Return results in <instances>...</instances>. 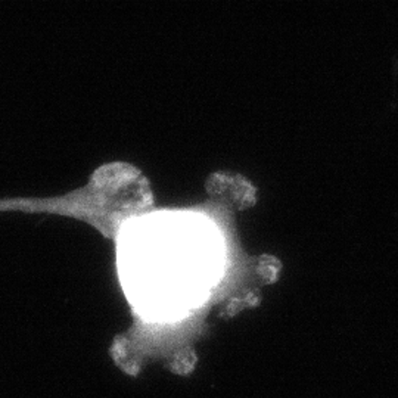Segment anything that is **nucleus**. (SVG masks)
I'll return each instance as SVG.
<instances>
[{"instance_id":"1","label":"nucleus","mask_w":398,"mask_h":398,"mask_svg":"<svg viewBox=\"0 0 398 398\" xmlns=\"http://www.w3.org/2000/svg\"><path fill=\"white\" fill-rule=\"evenodd\" d=\"M153 208L149 179L130 163H108L96 168L89 181L58 198H8L4 211L50 212L71 216L117 239L123 226Z\"/></svg>"},{"instance_id":"2","label":"nucleus","mask_w":398,"mask_h":398,"mask_svg":"<svg viewBox=\"0 0 398 398\" xmlns=\"http://www.w3.org/2000/svg\"><path fill=\"white\" fill-rule=\"evenodd\" d=\"M196 363L198 359L195 351L191 347H183L172 354V357L168 360V369L174 375L188 376L195 371Z\"/></svg>"},{"instance_id":"3","label":"nucleus","mask_w":398,"mask_h":398,"mask_svg":"<svg viewBox=\"0 0 398 398\" xmlns=\"http://www.w3.org/2000/svg\"><path fill=\"white\" fill-rule=\"evenodd\" d=\"M280 268V261L273 255H261V257L255 260V273H257L259 280L264 285H270V283H275L277 280Z\"/></svg>"},{"instance_id":"4","label":"nucleus","mask_w":398,"mask_h":398,"mask_svg":"<svg viewBox=\"0 0 398 398\" xmlns=\"http://www.w3.org/2000/svg\"><path fill=\"white\" fill-rule=\"evenodd\" d=\"M111 357L117 364L124 363L125 366L130 357V341L125 336H117L116 339H114L112 345H111Z\"/></svg>"}]
</instances>
